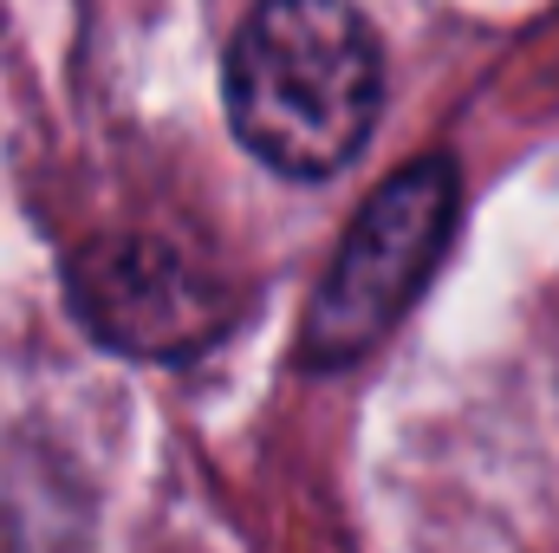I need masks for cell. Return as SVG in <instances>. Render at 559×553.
<instances>
[{
    "label": "cell",
    "mask_w": 559,
    "mask_h": 553,
    "mask_svg": "<svg viewBox=\"0 0 559 553\" xmlns=\"http://www.w3.org/2000/svg\"><path fill=\"white\" fill-rule=\"evenodd\" d=\"M228 125L267 169L338 176L378 131L384 52L352 0H261L228 46Z\"/></svg>",
    "instance_id": "6da1fadb"
},
{
    "label": "cell",
    "mask_w": 559,
    "mask_h": 553,
    "mask_svg": "<svg viewBox=\"0 0 559 553\" xmlns=\"http://www.w3.org/2000/svg\"><path fill=\"white\" fill-rule=\"evenodd\" d=\"M455 209H462V183L449 156H423L411 169H397L391 183H378V196L358 209L338 261L325 268L306 306L299 358L312 372H338L365 358L411 313V299L436 274L455 235Z\"/></svg>",
    "instance_id": "7a4b0ae2"
},
{
    "label": "cell",
    "mask_w": 559,
    "mask_h": 553,
    "mask_svg": "<svg viewBox=\"0 0 559 553\" xmlns=\"http://www.w3.org/2000/svg\"><path fill=\"white\" fill-rule=\"evenodd\" d=\"M66 286L85 332L131 358H195L235 319V299L156 235H105L79 248Z\"/></svg>",
    "instance_id": "3957f363"
}]
</instances>
